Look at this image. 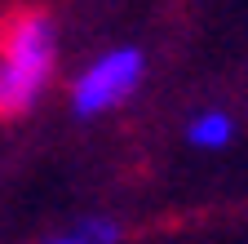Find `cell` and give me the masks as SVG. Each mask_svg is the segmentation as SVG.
<instances>
[{
	"label": "cell",
	"mask_w": 248,
	"mask_h": 244,
	"mask_svg": "<svg viewBox=\"0 0 248 244\" xmlns=\"http://www.w3.org/2000/svg\"><path fill=\"white\" fill-rule=\"evenodd\" d=\"M58 67V27L40 9H18L0 22V120L40 102Z\"/></svg>",
	"instance_id": "obj_1"
},
{
	"label": "cell",
	"mask_w": 248,
	"mask_h": 244,
	"mask_svg": "<svg viewBox=\"0 0 248 244\" xmlns=\"http://www.w3.org/2000/svg\"><path fill=\"white\" fill-rule=\"evenodd\" d=\"M146 76V58L142 49L133 45H115V49H102L93 63L71 80V111L80 120H98L115 107H124L133 94H138V84Z\"/></svg>",
	"instance_id": "obj_2"
},
{
	"label": "cell",
	"mask_w": 248,
	"mask_h": 244,
	"mask_svg": "<svg viewBox=\"0 0 248 244\" xmlns=\"http://www.w3.org/2000/svg\"><path fill=\"white\" fill-rule=\"evenodd\" d=\"M235 115L226 107H204L195 111L191 120H186V146H195V151H226L235 142Z\"/></svg>",
	"instance_id": "obj_3"
},
{
	"label": "cell",
	"mask_w": 248,
	"mask_h": 244,
	"mask_svg": "<svg viewBox=\"0 0 248 244\" xmlns=\"http://www.w3.org/2000/svg\"><path fill=\"white\" fill-rule=\"evenodd\" d=\"M76 231H80V240H84V244H120V235H124V227H120L115 218H102V213L84 218Z\"/></svg>",
	"instance_id": "obj_4"
},
{
	"label": "cell",
	"mask_w": 248,
	"mask_h": 244,
	"mask_svg": "<svg viewBox=\"0 0 248 244\" xmlns=\"http://www.w3.org/2000/svg\"><path fill=\"white\" fill-rule=\"evenodd\" d=\"M45 244H84V240H80V231H62V235H53V240H45Z\"/></svg>",
	"instance_id": "obj_5"
}]
</instances>
